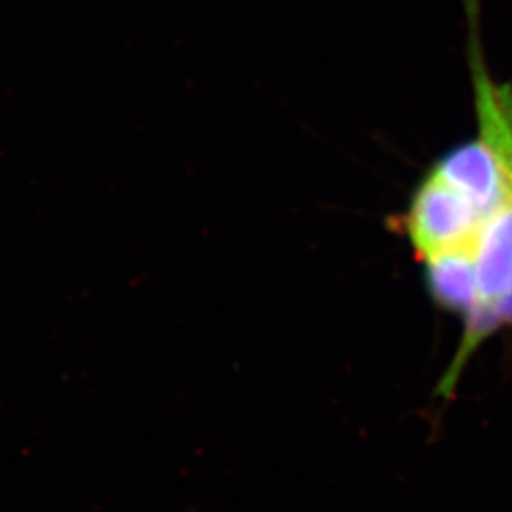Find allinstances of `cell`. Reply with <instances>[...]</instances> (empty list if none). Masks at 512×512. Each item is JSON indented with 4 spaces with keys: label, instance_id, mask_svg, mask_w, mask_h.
<instances>
[{
    "label": "cell",
    "instance_id": "cell-1",
    "mask_svg": "<svg viewBox=\"0 0 512 512\" xmlns=\"http://www.w3.org/2000/svg\"><path fill=\"white\" fill-rule=\"evenodd\" d=\"M469 18L475 133L425 169L389 230L404 239L435 308L461 325L437 385L456 393L463 370L494 334L512 329V84L484 59L478 12Z\"/></svg>",
    "mask_w": 512,
    "mask_h": 512
}]
</instances>
